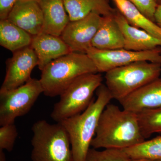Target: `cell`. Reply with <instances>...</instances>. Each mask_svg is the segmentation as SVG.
I'll return each mask as SVG.
<instances>
[{
    "label": "cell",
    "mask_w": 161,
    "mask_h": 161,
    "mask_svg": "<svg viewBox=\"0 0 161 161\" xmlns=\"http://www.w3.org/2000/svg\"><path fill=\"white\" fill-rule=\"evenodd\" d=\"M31 130L32 161H74L69 136L60 123L38 120Z\"/></svg>",
    "instance_id": "277c9868"
},
{
    "label": "cell",
    "mask_w": 161,
    "mask_h": 161,
    "mask_svg": "<svg viewBox=\"0 0 161 161\" xmlns=\"http://www.w3.org/2000/svg\"><path fill=\"white\" fill-rule=\"evenodd\" d=\"M103 16L91 13L83 19L70 21L61 36L72 52L86 53L92 47L93 38L98 31Z\"/></svg>",
    "instance_id": "9c48e42d"
},
{
    "label": "cell",
    "mask_w": 161,
    "mask_h": 161,
    "mask_svg": "<svg viewBox=\"0 0 161 161\" xmlns=\"http://www.w3.org/2000/svg\"><path fill=\"white\" fill-rule=\"evenodd\" d=\"M33 36L8 19L0 20V45L13 53L30 46Z\"/></svg>",
    "instance_id": "d6986e66"
},
{
    "label": "cell",
    "mask_w": 161,
    "mask_h": 161,
    "mask_svg": "<svg viewBox=\"0 0 161 161\" xmlns=\"http://www.w3.org/2000/svg\"><path fill=\"white\" fill-rule=\"evenodd\" d=\"M43 89L40 80L31 78L14 89L0 91V125L14 123L31 109Z\"/></svg>",
    "instance_id": "52a82bcc"
},
{
    "label": "cell",
    "mask_w": 161,
    "mask_h": 161,
    "mask_svg": "<svg viewBox=\"0 0 161 161\" xmlns=\"http://www.w3.org/2000/svg\"><path fill=\"white\" fill-rule=\"evenodd\" d=\"M145 140L137 114L109 103L100 115L91 147L95 149L124 150Z\"/></svg>",
    "instance_id": "6da1fadb"
},
{
    "label": "cell",
    "mask_w": 161,
    "mask_h": 161,
    "mask_svg": "<svg viewBox=\"0 0 161 161\" xmlns=\"http://www.w3.org/2000/svg\"><path fill=\"white\" fill-rule=\"evenodd\" d=\"M155 23L161 28V5H158L154 14Z\"/></svg>",
    "instance_id": "484cf974"
},
{
    "label": "cell",
    "mask_w": 161,
    "mask_h": 161,
    "mask_svg": "<svg viewBox=\"0 0 161 161\" xmlns=\"http://www.w3.org/2000/svg\"><path fill=\"white\" fill-rule=\"evenodd\" d=\"M86 54L94 62L98 73H106L137 61L161 64V47L145 51H134L125 48L101 50L92 47Z\"/></svg>",
    "instance_id": "ba28073f"
},
{
    "label": "cell",
    "mask_w": 161,
    "mask_h": 161,
    "mask_svg": "<svg viewBox=\"0 0 161 161\" xmlns=\"http://www.w3.org/2000/svg\"><path fill=\"white\" fill-rule=\"evenodd\" d=\"M100 74L91 73L81 75L74 80L60 95L55 103L51 117L57 123L80 114L85 111L93 99L94 93L102 84Z\"/></svg>",
    "instance_id": "8992f818"
},
{
    "label": "cell",
    "mask_w": 161,
    "mask_h": 161,
    "mask_svg": "<svg viewBox=\"0 0 161 161\" xmlns=\"http://www.w3.org/2000/svg\"><path fill=\"white\" fill-rule=\"evenodd\" d=\"M18 0H0V20L7 19Z\"/></svg>",
    "instance_id": "d4e9b609"
},
{
    "label": "cell",
    "mask_w": 161,
    "mask_h": 161,
    "mask_svg": "<svg viewBox=\"0 0 161 161\" xmlns=\"http://www.w3.org/2000/svg\"><path fill=\"white\" fill-rule=\"evenodd\" d=\"M7 19L32 36L43 32V12L36 1L18 0Z\"/></svg>",
    "instance_id": "8fae6325"
},
{
    "label": "cell",
    "mask_w": 161,
    "mask_h": 161,
    "mask_svg": "<svg viewBox=\"0 0 161 161\" xmlns=\"http://www.w3.org/2000/svg\"><path fill=\"white\" fill-rule=\"evenodd\" d=\"M92 45L101 50L124 48L123 35L114 16L103 17L100 26L92 40Z\"/></svg>",
    "instance_id": "2e32d148"
},
{
    "label": "cell",
    "mask_w": 161,
    "mask_h": 161,
    "mask_svg": "<svg viewBox=\"0 0 161 161\" xmlns=\"http://www.w3.org/2000/svg\"><path fill=\"white\" fill-rule=\"evenodd\" d=\"M31 46L37 56L41 71L52 61L72 52L61 36L43 32L33 36Z\"/></svg>",
    "instance_id": "4fadbf2b"
},
{
    "label": "cell",
    "mask_w": 161,
    "mask_h": 161,
    "mask_svg": "<svg viewBox=\"0 0 161 161\" xmlns=\"http://www.w3.org/2000/svg\"><path fill=\"white\" fill-rule=\"evenodd\" d=\"M0 161H6V155L2 149H0Z\"/></svg>",
    "instance_id": "83f0119b"
},
{
    "label": "cell",
    "mask_w": 161,
    "mask_h": 161,
    "mask_svg": "<svg viewBox=\"0 0 161 161\" xmlns=\"http://www.w3.org/2000/svg\"><path fill=\"white\" fill-rule=\"evenodd\" d=\"M119 102L123 109L136 114L161 107V78L153 80Z\"/></svg>",
    "instance_id": "7c38bea8"
},
{
    "label": "cell",
    "mask_w": 161,
    "mask_h": 161,
    "mask_svg": "<svg viewBox=\"0 0 161 161\" xmlns=\"http://www.w3.org/2000/svg\"><path fill=\"white\" fill-rule=\"evenodd\" d=\"M107 1H108V2H109L110 1H112V0H107Z\"/></svg>",
    "instance_id": "4dcf8cb0"
},
{
    "label": "cell",
    "mask_w": 161,
    "mask_h": 161,
    "mask_svg": "<svg viewBox=\"0 0 161 161\" xmlns=\"http://www.w3.org/2000/svg\"><path fill=\"white\" fill-rule=\"evenodd\" d=\"M123 150L104 149L97 150L90 148L84 161H131Z\"/></svg>",
    "instance_id": "7402d4cb"
},
{
    "label": "cell",
    "mask_w": 161,
    "mask_h": 161,
    "mask_svg": "<svg viewBox=\"0 0 161 161\" xmlns=\"http://www.w3.org/2000/svg\"><path fill=\"white\" fill-rule=\"evenodd\" d=\"M133 4L146 16L155 22L154 14L157 7L155 0H128Z\"/></svg>",
    "instance_id": "cb8c5ba5"
},
{
    "label": "cell",
    "mask_w": 161,
    "mask_h": 161,
    "mask_svg": "<svg viewBox=\"0 0 161 161\" xmlns=\"http://www.w3.org/2000/svg\"><path fill=\"white\" fill-rule=\"evenodd\" d=\"M98 73L94 62L86 53L72 52L47 64L41 71L39 80L43 94L54 97L60 96L81 75Z\"/></svg>",
    "instance_id": "3957f363"
},
{
    "label": "cell",
    "mask_w": 161,
    "mask_h": 161,
    "mask_svg": "<svg viewBox=\"0 0 161 161\" xmlns=\"http://www.w3.org/2000/svg\"><path fill=\"white\" fill-rule=\"evenodd\" d=\"M123 151L131 159L149 158L161 160V136L150 140H145L140 144Z\"/></svg>",
    "instance_id": "ffe728a7"
},
{
    "label": "cell",
    "mask_w": 161,
    "mask_h": 161,
    "mask_svg": "<svg viewBox=\"0 0 161 161\" xmlns=\"http://www.w3.org/2000/svg\"><path fill=\"white\" fill-rule=\"evenodd\" d=\"M105 85L112 99L118 101L160 77L161 64L140 61L105 73Z\"/></svg>",
    "instance_id": "5b68a950"
},
{
    "label": "cell",
    "mask_w": 161,
    "mask_h": 161,
    "mask_svg": "<svg viewBox=\"0 0 161 161\" xmlns=\"http://www.w3.org/2000/svg\"><path fill=\"white\" fill-rule=\"evenodd\" d=\"M43 12V32L60 36L70 20L63 0H40Z\"/></svg>",
    "instance_id": "9a60e30c"
},
{
    "label": "cell",
    "mask_w": 161,
    "mask_h": 161,
    "mask_svg": "<svg viewBox=\"0 0 161 161\" xmlns=\"http://www.w3.org/2000/svg\"><path fill=\"white\" fill-rule=\"evenodd\" d=\"M21 1H36V2H39L40 0H19Z\"/></svg>",
    "instance_id": "f546056e"
},
{
    "label": "cell",
    "mask_w": 161,
    "mask_h": 161,
    "mask_svg": "<svg viewBox=\"0 0 161 161\" xmlns=\"http://www.w3.org/2000/svg\"><path fill=\"white\" fill-rule=\"evenodd\" d=\"M131 161H161V160L151 159L143 158L131 159Z\"/></svg>",
    "instance_id": "4316f807"
},
{
    "label": "cell",
    "mask_w": 161,
    "mask_h": 161,
    "mask_svg": "<svg viewBox=\"0 0 161 161\" xmlns=\"http://www.w3.org/2000/svg\"><path fill=\"white\" fill-rule=\"evenodd\" d=\"M156 3L158 5H161V0H155Z\"/></svg>",
    "instance_id": "f1b7e54d"
},
{
    "label": "cell",
    "mask_w": 161,
    "mask_h": 161,
    "mask_svg": "<svg viewBox=\"0 0 161 161\" xmlns=\"http://www.w3.org/2000/svg\"><path fill=\"white\" fill-rule=\"evenodd\" d=\"M18 136L14 123L2 126L0 128V149L8 152L12 151Z\"/></svg>",
    "instance_id": "603a6c76"
},
{
    "label": "cell",
    "mask_w": 161,
    "mask_h": 161,
    "mask_svg": "<svg viewBox=\"0 0 161 161\" xmlns=\"http://www.w3.org/2000/svg\"><path fill=\"white\" fill-rule=\"evenodd\" d=\"M6 64V75L0 91L14 89L29 81L38 59L30 46L13 53Z\"/></svg>",
    "instance_id": "30bf717a"
},
{
    "label": "cell",
    "mask_w": 161,
    "mask_h": 161,
    "mask_svg": "<svg viewBox=\"0 0 161 161\" xmlns=\"http://www.w3.org/2000/svg\"><path fill=\"white\" fill-rule=\"evenodd\" d=\"M142 134L145 139L161 133V107L137 114Z\"/></svg>",
    "instance_id": "44dd1931"
},
{
    "label": "cell",
    "mask_w": 161,
    "mask_h": 161,
    "mask_svg": "<svg viewBox=\"0 0 161 161\" xmlns=\"http://www.w3.org/2000/svg\"><path fill=\"white\" fill-rule=\"evenodd\" d=\"M93 99L83 112L60 122L69 136L74 161H84L95 136L100 115L112 99L106 86L102 84Z\"/></svg>",
    "instance_id": "7a4b0ae2"
},
{
    "label": "cell",
    "mask_w": 161,
    "mask_h": 161,
    "mask_svg": "<svg viewBox=\"0 0 161 161\" xmlns=\"http://www.w3.org/2000/svg\"><path fill=\"white\" fill-rule=\"evenodd\" d=\"M71 21L80 19L91 13L103 17L113 16L116 8L110 6L107 0H63Z\"/></svg>",
    "instance_id": "e0dca14e"
},
{
    "label": "cell",
    "mask_w": 161,
    "mask_h": 161,
    "mask_svg": "<svg viewBox=\"0 0 161 161\" xmlns=\"http://www.w3.org/2000/svg\"><path fill=\"white\" fill-rule=\"evenodd\" d=\"M114 18L123 35L125 49L134 51H145L161 47V39L130 25L117 9Z\"/></svg>",
    "instance_id": "5bb4252c"
},
{
    "label": "cell",
    "mask_w": 161,
    "mask_h": 161,
    "mask_svg": "<svg viewBox=\"0 0 161 161\" xmlns=\"http://www.w3.org/2000/svg\"><path fill=\"white\" fill-rule=\"evenodd\" d=\"M116 8L132 26L143 30L161 39V28L147 17L128 0H112Z\"/></svg>",
    "instance_id": "ac0fdd59"
}]
</instances>
